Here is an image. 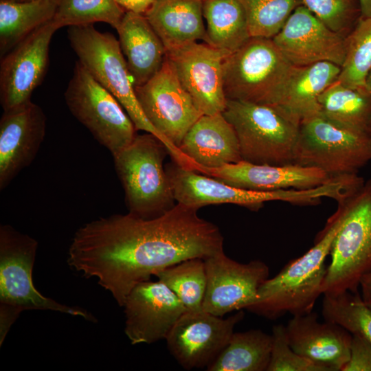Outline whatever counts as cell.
Segmentation results:
<instances>
[{
	"mask_svg": "<svg viewBox=\"0 0 371 371\" xmlns=\"http://www.w3.org/2000/svg\"><path fill=\"white\" fill-rule=\"evenodd\" d=\"M233 126L242 160L267 165L294 161L301 119L280 104L227 100L223 111Z\"/></svg>",
	"mask_w": 371,
	"mask_h": 371,
	"instance_id": "4",
	"label": "cell"
},
{
	"mask_svg": "<svg viewBox=\"0 0 371 371\" xmlns=\"http://www.w3.org/2000/svg\"><path fill=\"white\" fill-rule=\"evenodd\" d=\"M126 12H133L145 14L152 7L155 0H115Z\"/></svg>",
	"mask_w": 371,
	"mask_h": 371,
	"instance_id": "38",
	"label": "cell"
},
{
	"mask_svg": "<svg viewBox=\"0 0 371 371\" xmlns=\"http://www.w3.org/2000/svg\"><path fill=\"white\" fill-rule=\"evenodd\" d=\"M123 307L124 332L133 345L166 339L187 311L177 296L159 280L137 284L127 295Z\"/></svg>",
	"mask_w": 371,
	"mask_h": 371,
	"instance_id": "17",
	"label": "cell"
},
{
	"mask_svg": "<svg viewBox=\"0 0 371 371\" xmlns=\"http://www.w3.org/2000/svg\"><path fill=\"white\" fill-rule=\"evenodd\" d=\"M303 5L334 32L346 38L361 16L359 0H302Z\"/></svg>",
	"mask_w": 371,
	"mask_h": 371,
	"instance_id": "35",
	"label": "cell"
},
{
	"mask_svg": "<svg viewBox=\"0 0 371 371\" xmlns=\"http://www.w3.org/2000/svg\"><path fill=\"white\" fill-rule=\"evenodd\" d=\"M184 168L195 165L216 168L242 161L238 140L222 113L202 115L191 126L179 148Z\"/></svg>",
	"mask_w": 371,
	"mask_h": 371,
	"instance_id": "22",
	"label": "cell"
},
{
	"mask_svg": "<svg viewBox=\"0 0 371 371\" xmlns=\"http://www.w3.org/2000/svg\"><path fill=\"white\" fill-rule=\"evenodd\" d=\"M167 154L164 143L146 133L137 135L128 146L113 156L129 213L142 218H154L175 205L164 167Z\"/></svg>",
	"mask_w": 371,
	"mask_h": 371,
	"instance_id": "5",
	"label": "cell"
},
{
	"mask_svg": "<svg viewBox=\"0 0 371 371\" xmlns=\"http://www.w3.org/2000/svg\"><path fill=\"white\" fill-rule=\"evenodd\" d=\"M319 113L340 126L371 133V91L352 89L337 80L319 97Z\"/></svg>",
	"mask_w": 371,
	"mask_h": 371,
	"instance_id": "28",
	"label": "cell"
},
{
	"mask_svg": "<svg viewBox=\"0 0 371 371\" xmlns=\"http://www.w3.org/2000/svg\"><path fill=\"white\" fill-rule=\"evenodd\" d=\"M207 26L205 43L230 54L250 38L247 19L239 0H203Z\"/></svg>",
	"mask_w": 371,
	"mask_h": 371,
	"instance_id": "26",
	"label": "cell"
},
{
	"mask_svg": "<svg viewBox=\"0 0 371 371\" xmlns=\"http://www.w3.org/2000/svg\"><path fill=\"white\" fill-rule=\"evenodd\" d=\"M188 168L236 188L264 192L313 188L329 182L334 177L317 168L295 163L267 165L242 160L216 168L195 165H190Z\"/></svg>",
	"mask_w": 371,
	"mask_h": 371,
	"instance_id": "20",
	"label": "cell"
},
{
	"mask_svg": "<svg viewBox=\"0 0 371 371\" xmlns=\"http://www.w3.org/2000/svg\"><path fill=\"white\" fill-rule=\"evenodd\" d=\"M342 371H371V345L357 335H352L348 361Z\"/></svg>",
	"mask_w": 371,
	"mask_h": 371,
	"instance_id": "37",
	"label": "cell"
},
{
	"mask_svg": "<svg viewBox=\"0 0 371 371\" xmlns=\"http://www.w3.org/2000/svg\"><path fill=\"white\" fill-rule=\"evenodd\" d=\"M64 98L71 113L112 156L137 135L134 123L118 100L78 60Z\"/></svg>",
	"mask_w": 371,
	"mask_h": 371,
	"instance_id": "10",
	"label": "cell"
},
{
	"mask_svg": "<svg viewBox=\"0 0 371 371\" xmlns=\"http://www.w3.org/2000/svg\"><path fill=\"white\" fill-rule=\"evenodd\" d=\"M344 219V205L338 203L314 245L288 262L274 277L266 280L256 299L246 310L271 320L287 313L295 316L312 312L317 300L323 295L328 269L326 260Z\"/></svg>",
	"mask_w": 371,
	"mask_h": 371,
	"instance_id": "2",
	"label": "cell"
},
{
	"mask_svg": "<svg viewBox=\"0 0 371 371\" xmlns=\"http://www.w3.org/2000/svg\"><path fill=\"white\" fill-rule=\"evenodd\" d=\"M370 71L371 16H360L346 37V56L337 80L346 87L368 91L366 81Z\"/></svg>",
	"mask_w": 371,
	"mask_h": 371,
	"instance_id": "31",
	"label": "cell"
},
{
	"mask_svg": "<svg viewBox=\"0 0 371 371\" xmlns=\"http://www.w3.org/2000/svg\"><path fill=\"white\" fill-rule=\"evenodd\" d=\"M246 13L251 37L272 38L302 0H239Z\"/></svg>",
	"mask_w": 371,
	"mask_h": 371,
	"instance_id": "34",
	"label": "cell"
},
{
	"mask_svg": "<svg viewBox=\"0 0 371 371\" xmlns=\"http://www.w3.org/2000/svg\"><path fill=\"white\" fill-rule=\"evenodd\" d=\"M203 0H156L145 14L166 50L205 41Z\"/></svg>",
	"mask_w": 371,
	"mask_h": 371,
	"instance_id": "24",
	"label": "cell"
},
{
	"mask_svg": "<svg viewBox=\"0 0 371 371\" xmlns=\"http://www.w3.org/2000/svg\"><path fill=\"white\" fill-rule=\"evenodd\" d=\"M338 203L344 219L331 247L323 295L359 292L361 278L371 271V179Z\"/></svg>",
	"mask_w": 371,
	"mask_h": 371,
	"instance_id": "7",
	"label": "cell"
},
{
	"mask_svg": "<svg viewBox=\"0 0 371 371\" xmlns=\"http://www.w3.org/2000/svg\"><path fill=\"white\" fill-rule=\"evenodd\" d=\"M286 327L292 349L329 371H342L350 357L352 335L341 326L324 320L315 312L292 316Z\"/></svg>",
	"mask_w": 371,
	"mask_h": 371,
	"instance_id": "21",
	"label": "cell"
},
{
	"mask_svg": "<svg viewBox=\"0 0 371 371\" xmlns=\"http://www.w3.org/2000/svg\"><path fill=\"white\" fill-rule=\"evenodd\" d=\"M361 17L371 16V0H359Z\"/></svg>",
	"mask_w": 371,
	"mask_h": 371,
	"instance_id": "40",
	"label": "cell"
},
{
	"mask_svg": "<svg viewBox=\"0 0 371 371\" xmlns=\"http://www.w3.org/2000/svg\"><path fill=\"white\" fill-rule=\"evenodd\" d=\"M271 335L260 329L234 333L207 371H267Z\"/></svg>",
	"mask_w": 371,
	"mask_h": 371,
	"instance_id": "29",
	"label": "cell"
},
{
	"mask_svg": "<svg viewBox=\"0 0 371 371\" xmlns=\"http://www.w3.org/2000/svg\"><path fill=\"white\" fill-rule=\"evenodd\" d=\"M8 1H28V0H8Z\"/></svg>",
	"mask_w": 371,
	"mask_h": 371,
	"instance_id": "43",
	"label": "cell"
},
{
	"mask_svg": "<svg viewBox=\"0 0 371 371\" xmlns=\"http://www.w3.org/2000/svg\"><path fill=\"white\" fill-rule=\"evenodd\" d=\"M166 170L175 201L197 209L209 205L229 203L257 211L269 201L309 205L315 199V192L312 189L266 192L245 190L182 167L174 161L167 166Z\"/></svg>",
	"mask_w": 371,
	"mask_h": 371,
	"instance_id": "12",
	"label": "cell"
},
{
	"mask_svg": "<svg viewBox=\"0 0 371 371\" xmlns=\"http://www.w3.org/2000/svg\"><path fill=\"white\" fill-rule=\"evenodd\" d=\"M272 346L267 371H329L295 352L290 346L286 327L282 324L272 328Z\"/></svg>",
	"mask_w": 371,
	"mask_h": 371,
	"instance_id": "36",
	"label": "cell"
},
{
	"mask_svg": "<svg viewBox=\"0 0 371 371\" xmlns=\"http://www.w3.org/2000/svg\"><path fill=\"white\" fill-rule=\"evenodd\" d=\"M293 66L330 62L340 67L346 56V38L334 32L306 6H298L272 38Z\"/></svg>",
	"mask_w": 371,
	"mask_h": 371,
	"instance_id": "18",
	"label": "cell"
},
{
	"mask_svg": "<svg viewBox=\"0 0 371 371\" xmlns=\"http://www.w3.org/2000/svg\"><path fill=\"white\" fill-rule=\"evenodd\" d=\"M366 82H367V85H368L370 91H371V71H370V73L368 74Z\"/></svg>",
	"mask_w": 371,
	"mask_h": 371,
	"instance_id": "41",
	"label": "cell"
},
{
	"mask_svg": "<svg viewBox=\"0 0 371 371\" xmlns=\"http://www.w3.org/2000/svg\"><path fill=\"white\" fill-rule=\"evenodd\" d=\"M124 13L115 0H58L51 21L58 29L95 22H104L116 29Z\"/></svg>",
	"mask_w": 371,
	"mask_h": 371,
	"instance_id": "33",
	"label": "cell"
},
{
	"mask_svg": "<svg viewBox=\"0 0 371 371\" xmlns=\"http://www.w3.org/2000/svg\"><path fill=\"white\" fill-rule=\"evenodd\" d=\"M67 37L78 61L118 100L136 129L152 133L162 141L139 106L116 38L111 33L98 31L93 24L69 27Z\"/></svg>",
	"mask_w": 371,
	"mask_h": 371,
	"instance_id": "8",
	"label": "cell"
},
{
	"mask_svg": "<svg viewBox=\"0 0 371 371\" xmlns=\"http://www.w3.org/2000/svg\"><path fill=\"white\" fill-rule=\"evenodd\" d=\"M156 1V0H155Z\"/></svg>",
	"mask_w": 371,
	"mask_h": 371,
	"instance_id": "44",
	"label": "cell"
},
{
	"mask_svg": "<svg viewBox=\"0 0 371 371\" xmlns=\"http://www.w3.org/2000/svg\"><path fill=\"white\" fill-rule=\"evenodd\" d=\"M340 71V66L326 61L294 66L280 105L301 120L319 114L318 98L337 80Z\"/></svg>",
	"mask_w": 371,
	"mask_h": 371,
	"instance_id": "25",
	"label": "cell"
},
{
	"mask_svg": "<svg viewBox=\"0 0 371 371\" xmlns=\"http://www.w3.org/2000/svg\"><path fill=\"white\" fill-rule=\"evenodd\" d=\"M199 209L177 203L154 218L131 213L102 217L80 227L68 251V264L95 277L123 306L131 291L181 261L205 259L223 251V236Z\"/></svg>",
	"mask_w": 371,
	"mask_h": 371,
	"instance_id": "1",
	"label": "cell"
},
{
	"mask_svg": "<svg viewBox=\"0 0 371 371\" xmlns=\"http://www.w3.org/2000/svg\"><path fill=\"white\" fill-rule=\"evenodd\" d=\"M371 161V133L348 129L320 113L301 120L293 163L330 177L357 173Z\"/></svg>",
	"mask_w": 371,
	"mask_h": 371,
	"instance_id": "9",
	"label": "cell"
},
{
	"mask_svg": "<svg viewBox=\"0 0 371 371\" xmlns=\"http://www.w3.org/2000/svg\"><path fill=\"white\" fill-rule=\"evenodd\" d=\"M322 313L324 320L341 326L371 345V308L359 292L324 295Z\"/></svg>",
	"mask_w": 371,
	"mask_h": 371,
	"instance_id": "32",
	"label": "cell"
},
{
	"mask_svg": "<svg viewBox=\"0 0 371 371\" xmlns=\"http://www.w3.org/2000/svg\"><path fill=\"white\" fill-rule=\"evenodd\" d=\"M359 289L361 291L362 298L371 297V271L361 278Z\"/></svg>",
	"mask_w": 371,
	"mask_h": 371,
	"instance_id": "39",
	"label": "cell"
},
{
	"mask_svg": "<svg viewBox=\"0 0 371 371\" xmlns=\"http://www.w3.org/2000/svg\"><path fill=\"white\" fill-rule=\"evenodd\" d=\"M135 92L145 116L159 133L172 161L182 166L178 148L191 126L203 115L180 82L166 56L160 70Z\"/></svg>",
	"mask_w": 371,
	"mask_h": 371,
	"instance_id": "11",
	"label": "cell"
},
{
	"mask_svg": "<svg viewBox=\"0 0 371 371\" xmlns=\"http://www.w3.org/2000/svg\"><path fill=\"white\" fill-rule=\"evenodd\" d=\"M227 55L198 42L166 50L180 82L203 115L223 113L226 106L223 65Z\"/></svg>",
	"mask_w": 371,
	"mask_h": 371,
	"instance_id": "15",
	"label": "cell"
},
{
	"mask_svg": "<svg viewBox=\"0 0 371 371\" xmlns=\"http://www.w3.org/2000/svg\"><path fill=\"white\" fill-rule=\"evenodd\" d=\"M115 30L134 87L145 84L164 64V43L143 14L126 12Z\"/></svg>",
	"mask_w": 371,
	"mask_h": 371,
	"instance_id": "23",
	"label": "cell"
},
{
	"mask_svg": "<svg viewBox=\"0 0 371 371\" xmlns=\"http://www.w3.org/2000/svg\"><path fill=\"white\" fill-rule=\"evenodd\" d=\"M206 290L202 309L223 317L246 309L256 299L261 284L269 278V269L259 260L240 263L224 251L204 259Z\"/></svg>",
	"mask_w": 371,
	"mask_h": 371,
	"instance_id": "13",
	"label": "cell"
},
{
	"mask_svg": "<svg viewBox=\"0 0 371 371\" xmlns=\"http://www.w3.org/2000/svg\"><path fill=\"white\" fill-rule=\"evenodd\" d=\"M155 276L177 296L187 311L203 310L206 290L204 259H188L165 268Z\"/></svg>",
	"mask_w": 371,
	"mask_h": 371,
	"instance_id": "30",
	"label": "cell"
},
{
	"mask_svg": "<svg viewBox=\"0 0 371 371\" xmlns=\"http://www.w3.org/2000/svg\"><path fill=\"white\" fill-rule=\"evenodd\" d=\"M293 67L272 38L251 37L225 58L226 98L265 105L280 104Z\"/></svg>",
	"mask_w": 371,
	"mask_h": 371,
	"instance_id": "6",
	"label": "cell"
},
{
	"mask_svg": "<svg viewBox=\"0 0 371 371\" xmlns=\"http://www.w3.org/2000/svg\"><path fill=\"white\" fill-rule=\"evenodd\" d=\"M46 116L31 100L3 110L0 119V190L29 166L46 133Z\"/></svg>",
	"mask_w": 371,
	"mask_h": 371,
	"instance_id": "19",
	"label": "cell"
},
{
	"mask_svg": "<svg viewBox=\"0 0 371 371\" xmlns=\"http://www.w3.org/2000/svg\"><path fill=\"white\" fill-rule=\"evenodd\" d=\"M244 317L243 310L225 319L203 310L186 311L167 335V348L184 369L207 368Z\"/></svg>",
	"mask_w": 371,
	"mask_h": 371,
	"instance_id": "14",
	"label": "cell"
},
{
	"mask_svg": "<svg viewBox=\"0 0 371 371\" xmlns=\"http://www.w3.org/2000/svg\"><path fill=\"white\" fill-rule=\"evenodd\" d=\"M58 29L50 20L1 57L0 103L7 110L31 100L49 65V45Z\"/></svg>",
	"mask_w": 371,
	"mask_h": 371,
	"instance_id": "16",
	"label": "cell"
},
{
	"mask_svg": "<svg viewBox=\"0 0 371 371\" xmlns=\"http://www.w3.org/2000/svg\"><path fill=\"white\" fill-rule=\"evenodd\" d=\"M366 304L371 308V297L363 298Z\"/></svg>",
	"mask_w": 371,
	"mask_h": 371,
	"instance_id": "42",
	"label": "cell"
},
{
	"mask_svg": "<svg viewBox=\"0 0 371 371\" xmlns=\"http://www.w3.org/2000/svg\"><path fill=\"white\" fill-rule=\"evenodd\" d=\"M58 2V0H0L1 57L49 21Z\"/></svg>",
	"mask_w": 371,
	"mask_h": 371,
	"instance_id": "27",
	"label": "cell"
},
{
	"mask_svg": "<svg viewBox=\"0 0 371 371\" xmlns=\"http://www.w3.org/2000/svg\"><path fill=\"white\" fill-rule=\"evenodd\" d=\"M38 242L9 225L0 227V344L19 314L26 310H49L95 322L86 310L60 304L34 287L32 269Z\"/></svg>",
	"mask_w": 371,
	"mask_h": 371,
	"instance_id": "3",
	"label": "cell"
}]
</instances>
